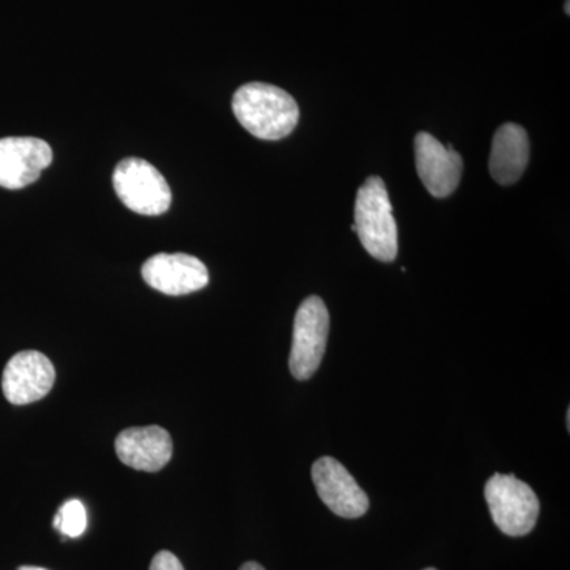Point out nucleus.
Instances as JSON below:
<instances>
[{
	"label": "nucleus",
	"mask_w": 570,
	"mask_h": 570,
	"mask_svg": "<svg viewBox=\"0 0 570 570\" xmlns=\"http://www.w3.org/2000/svg\"><path fill=\"white\" fill-rule=\"evenodd\" d=\"M115 193L127 208L142 216H160L171 206V190L164 175L153 164L129 157L116 165Z\"/></svg>",
	"instance_id": "nucleus-4"
},
{
	"label": "nucleus",
	"mask_w": 570,
	"mask_h": 570,
	"mask_svg": "<svg viewBox=\"0 0 570 570\" xmlns=\"http://www.w3.org/2000/svg\"><path fill=\"white\" fill-rule=\"evenodd\" d=\"M414 146L417 174L428 193L436 198L455 193L463 175V159L453 146H444L426 132L417 134Z\"/></svg>",
	"instance_id": "nucleus-10"
},
{
	"label": "nucleus",
	"mask_w": 570,
	"mask_h": 570,
	"mask_svg": "<svg viewBox=\"0 0 570 570\" xmlns=\"http://www.w3.org/2000/svg\"><path fill=\"white\" fill-rule=\"evenodd\" d=\"M313 480L322 502L343 519H360L370 509V499L360 489L340 461L332 456H322L313 466Z\"/></svg>",
	"instance_id": "nucleus-9"
},
{
	"label": "nucleus",
	"mask_w": 570,
	"mask_h": 570,
	"mask_svg": "<svg viewBox=\"0 0 570 570\" xmlns=\"http://www.w3.org/2000/svg\"><path fill=\"white\" fill-rule=\"evenodd\" d=\"M116 455L135 471L159 472L170 463L174 442L160 426L127 428L115 442Z\"/></svg>",
	"instance_id": "nucleus-11"
},
{
	"label": "nucleus",
	"mask_w": 570,
	"mask_h": 570,
	"mask_svg": "<svg viewBox=\"0 0 570 570\" xmlns=\"http://www.w3.org/2000/svg\"><path fill=\"white\" fill-rule=\"evenodd\" d=\"M56 370L47 355L24 351L13 355L2 374V392L14 406L36 403L51 392Z\"/></svg>",
	"instance_id": "nucleus-6"
},
{
	"label": "nucleus",
	"mask_w": 570,
	"mask_h": 570,
	"mask_svg": "<svg viewBox=\"0 0 570 570\" xmlns=\"http://www.w3.org/2000/svg\"><path fill=\"white\" fill-rule=\"evenodd\" d=\"M52 527L59 532H62L66 538L77 539L82 535V532L88 528V513H86L85 505L78 499H70L66 504L56 513L52 520Z\"/></svg>",
	"instance_id": "nucleus-13"
},
{
	"label": "nucleus",
	"mask_w": 570,
	"mask_h": 570,
	"mask_svg": "<svg viewBox=\"0 0 570 570\" xmlns=\"http://www.w3.org/2000/svg\"><path fill=\"white\" fill-rule=\"evenodd\" d=\"M425 570H438V569H434V568H428V569H425Z\"/></svg>",
	"instance_id": "nucleus-18"
},
{
	"label": "nucleus",
	"mask_w": 570,
	"mask_h": 570,
	"mask_svg": "<svg viewBox=\"0 0 570 570\" xmlns=\"http://www.w3.org/2000/svg\"><path fill=\"white\" fill-rule=\"evenodd\" d=\"M18 570H47V569L33 568V566H22V568H20Z\"/></svg>",
	"instance_id": "nucleus-16"
},
{
	"label": "nucleus",
	"mask_w": 570,
	"mask_h": 570,
	"mask_svg": "<svg viewBox=\"0 0 570 570\" xmlns=\"http://www.w3.org/2000/svg\"><path fill=\"white\" fill-rule=\"evenodd\" d=\"M530 163V138L519 124L499 127L490 154V174L501 186L519 181Z\"/></svg>",
	"instance_id": "nucleus-12"
},
{
	"label": "nucleus",
	"mask_w": 570,
	"mask_h": 570,
	"mask_svg": "<svg viewBox=\"0 0 570 570\" xmlns=\"http://www.w3.org/2000/svg\"><path fill=\"white\" fill-rule=\"evenodd\" d=\"M352 230L371 257L393 262L397 255V227L385 183L371 176L358 189L355 200V224Z\"/></svg>",
	"instance_id": "nucleus-2"
},
{
	"label": "nucleus",
	"mask_w": 570,
	"mask_h": 570,
	"mask_svg": "<svg viewBox=\"0 0 570 570\" xmlns=\"http://www.w3.org/2000/svg\"><path fill=\"white\" fill-rule=\"evenodd\" d=\"M149 570H184V566L171 551L164 550L153 558Z\"/></svg>",
	"instance_id": "nucleus-14"
},
{
	"label": "nucleus",
	"mask_w": 570,
	"mask_h": 570,
	"mask_svg": "<svg viewBox=\"0 0 570 570\" xmlns=\"http://www.w3.org/2000/svg\"><path fill=\"white\" fill-rule=\"evenodd\" d=\"M485 499L499 531L512 538L530 534L538 523V494L512 474H494L485 485Z\"/></svg>",
	"instance_id": "nucleus-3"
},
{
	"label": "nucleus",
	"mask_w": 570,
	"mask_h": 570,
	"mask_svg": "<svg viewBox=\"0 0 570 570\" xmlns=\"http://www.w3.org/2000/svg\"><path fill=\"white\" fill-rule=\"evenodd\" d=\"M51 163V146L41 138H0V187L3 189L18 190L31 186Z\"/></svg>",
	"instance_id": "nucleus-8"
},
{
	"label": "nucleus",
	"mask_w": 570,
	"mask_h": 570,
	"mask_svg": "<svg viewBox=\"0 0 570 570\" xmlns=\"http://www.w3.org/2000/svg\"><path fill=\"white\" fill-rule=\"evenodd\" d=\"M566 13H568V14L570 13V10H569V0H568V2H566Z\"/></svg>",
	"instance_id": "nucleus-17"
},
{
	"label": "nucleus",
	"mask_w": 570,
	"mask_h": 570,
	"mask_svg": "<svg viewBox=\"0 0 570 570\" xmlns=\"http://www.w3.org/2000/svg\"><path fill=\"white\" fill-rule=\"evenodd\" d=\"M328 332L330 314L324 299L309 296L295 314L294 341L288 358L292 376L307 381L316 374L324 360Z\"/></svg>",
	"instance_id": "nucleus-5"
},
{
	"label": "nucleus",
	"mask_w": 570,
	"mask_h": 570,
	"mask_svg": "<svg viewBox=\"0 0 570 570\" xmlns=\"http://www.w3.org/2000/svg\"><path fill=\"white\" fill-rule=\"evenodd\" d=\"M145 283L160 294L181 296L202 291L209 283L208 268L189 254H157L141 266Z\"/></svg>",
	"instance_id": "nucleus-7"
},
{
	"label": "nucleus",
	"mask_w": 570,
	"mask_h": 570,
	"mask_svg": "<svg viewBox=\"0 0 570 570\" xmlns=\"http://www.w3.org/2000/svg\"><path fill=\"white\" fill-rule=\"evenodd\" d=\"M232 108L238 122L261 140H283L299 121L298 104L291 94L266 82H249L235 92Z\"/></svg>",
	"instance_id": "nucleus-1"
},
{
	"label": "nucleus",
	"mask_w": 570,
	"mask_h": 570,
	"mask_svg": "<svg viewBox=\"0 0 570 570\" xmlns=\"http://www.w3.org/2000/svg\"><path fill=\"white\" fill-rule=\"evenodd\" d=\"M239 570H265L264 566L258 564V562L249 561L246 564H243Z\"/></svg>",
	"instance_id": "nucleus-15"
}]
</instances>
